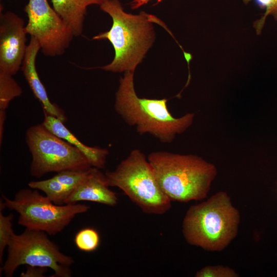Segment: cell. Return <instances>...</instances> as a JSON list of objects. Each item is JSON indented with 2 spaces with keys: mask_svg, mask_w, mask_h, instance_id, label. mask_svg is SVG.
<instances>
[{
  "mask_svg": "<svg viewBox=\"0 0 277 277\" xmlns=\"http://www.w3.org/2000/svg\"><path fill=\"white\" fill-rule=\"evenodd\" d=\"M133 75L134 72L126 71L120 80L114 104L116 112L127 124L134 126L140 134L148 133L163 143H171L176 135L192 125L194 114L176 118L169 111L167 99L139 97Z\"/></svg>",
  "mask_w": 277,
  "mask_h": 277,
  "instance_id": "obj_1",
  "label": "cell"
},
{
  "mask_svg": "<svg viewBox=\"0 0 277 277\" xmlns=\"http://www.w3.org/2000/svg\"><path fill=\"white\" fill-rule=\"evenodd\" d=\"M100 6L111 16L112 25L93 39H108L115 51L112 62L101 68L112 72H134L154 41L152 22L157 18L144 11L138 15L127 13L118 0H106Z\"/></svg>",
  "mask_w": 277,
  "mask_h": 277,
  "instance_id": "obj_2",
  "label": "cell"
},
{
  "mask_svg": "<svg viewBox=\"0 0 277 277\" xmlns=\"http://www.w3.org/2000/svg\"><path fill=\"white\" fill-rule=\"evenodd\" d=\"M148 161L164 193L171 201L202 200L217 175L216 167L193 154L155 151Z\"/></svg>",
  "mask_w": 277,
  "mask_h": 277,
  "instance_id": "obj_3",
  "label": "cell"
},
{
  "mask_svg": "<svg viewBox=\"0 0 277 277\" xmlns=\"http://www.w3.org/2000/svg\"><path fill=\"white\" fill-rule=\"evenodd\" d=\"M240 216L224 191L191 206L183 221L184 238L190 245L207 251H222L238 234Z\"/></svg>",
  "mask_w": 277,
  "mask_h": 277,
  "instance_id": "obj_4",
  "label": "cell"
},
{
  "mask_svg": "<svg viewBox=\"0 0 277 277\" xmlns=\"http://www.w3.org/2000/svg\"><path fill=\"white\" fill-rule=\"evenodd\" d=\"M105 175L110 187L120 189L144 213L161 215L171 208V201L141 150H132L114 170L107 171Z\"/></svg>",
  "mask_w": 277,
  "mask_h": 277,
  "instance_id": "obj_5",
  "label": "cell"
},
{
  "mask_svg": "<svg viewBox=\"0 0 277 277\" xmlns=\"http://www.w3.org/2000/svg\"><path fill=\"white\" fill-rule=\"evenodd\" d=\"M1 203L4 207L19 214L18 224L26 228L55 235L67 226L76 215L87 212L89 207L84 204L58 205L37 189L25 188L17 192L14 199L2 194Z\"/></svg>",
  "mask_w": 277,
  "mask_h": 277,
  "instance_id": "obj_6",
  "label": "cell"
},
{
  "mask_svg": "<svg viewBox=\"0 0 277 277\" xmlns=\"http://www.w3.org/2000/svg\"><path fill=\"white\" fill-rule=\"evenodd\" d=\"M74 263L70 256L62 252L45 232L26 228L20 234L14 233L8 246V257L1 272L11 277L21 265L49 268L54 277L72 276L70 266Z\"/></svg>",
  "mask_w": 277,
  "mask_h": 277,
  "instance_id": "obj_7",
  "label": "cell"
},
{
  "mask_svg": "<svg viewBox=\"0 0 277 277\" xmlns=\"http://www.w3.org/2000/svg\"><path fill=\"white\" fill-rule=\"evenodd\" d=\"M26 142L32 155L30 172L33 177L66 170H87L92 167L81 151L50 132L42 123L27 129Z\"/></svg>",
  "mask_w": 277,
  "mask_h": 277,
  "instance_id": "obj_8",
  "label": "cell"
},
{
  "mask_svg": "<svg viewBox=\"0 0 277 277\" xmlns=\"http://www.w3.org/2000/svg\"><path fill=\"white\" fill-rule=\"evenodd\" d=\"M28 23L26 32L39 43L42 53L47 56L63 54L74 34L47 0H29L24 8Z\"/></svg>",
  "mask_w": 277,
  "mask_h": 277,
  "instance_id": "obj_9",
  "label": "cell"
},
{
  "mask_svg": "<svg viewBox=\"0 0 277 277\" xmlns=\"http://www.w3.org/2000/svg\"><path fill=\"white\" fill-rule=\"evenodd\" d=\"M25 22L11 11L0 12V72L11 75L21 68L27 45Z\"/></svg>",
  "mask_w": 277,
  "mask_h": 277,
  "instance_id": "obj_10",
  "label": "cell"
},
{
  "mask_svg": "<svg viewBox=\"0 0 277 277\" xmlns=\"http://www.w3.org/2000/svg\"><path fill=\"white\" fill-rule=\"evenodd\" d=\"M109 187L105 174L100 169L92 167L85 179L66 199L65 204L89 201L114 206L118 197Z\"/></svg>",
  "mask_w": 277,
  "mask_h": 277,
  "instance_id": "obj_11",
  "label": "cell"
},
{
  "mask_svg": "<svg viewBox=\"0 0 277 277\" xmlns=\"http://www.w3.org/2000/svg\"><path fill=\"white\" fill-rule=\"evenodd\" d=\"M41 50L38 41L30 36L21 67L23 74L34 96L41 103L44 112L54 116L64 123L67 120L64 111L50 101L44 84L41 82L36 67V58Z\"/></svg>",
  "mask_w": 277,
  "mask_h": 277,
  "instance_id": "obj_12",
  "label": "cell"
},
{
  "mask_svg": "<svg viewBox=\"0 0 277 277\" xmlns=\"http://www.w3.org/2000/svg\"><path fill=\"white\" fill-rule=\"evenodd\" d=\"M42 124L50 132L77 148L87 157L92 167L101 169L105 167L107 149L98 146L90 147L81 142L59 118L44 112Z\"/></svg>",
  "mask_w": 277,
  "mask_h": 277,
  "instance_id": "obj_13",
  "label": "cell"
},
{
  "mask_svg": "<svg viewBox=\"0 0 277 277\" xmlns=\"http://www.w3.org/2000/svg\"><path fill=\"white\" fill-rule=\"evenodd\" d=\"M54 9L70 27L74 36L83 32L87 7L101 5L106 0H50Z\"/></svg>",
  "mask_w": 277,
  "mask_h": 277,
  "instance_id": "obj_14",
  "label": "cell"
},
{
  "mask_svg": "<svg viewBox=\"0 0 277 277\" xmlns=\"http://www.w3.org/2000/svg\"><path fill=\"white\" fill-rule=\"evenodd\" d=\"M28 186L31 189L44 192L53 203L58 205L65 204L66 199L73 191L53 176L47 180L30 182Z\"/></svg>",
  "mask_w": 277,
  "mask_h": 277,
  "instance_id": "obj_15",
  "label": "cell"
},
{
  "mask_svg": "<svg viewBox=\"0 0 277 277\" xmlns=\"http://www.w3.org/2000/svg\"><path fill=\"white\" fill-rule=\"evenodd\" d=\"M23 91L13 75L0 72V110H6L10 102Z\"/></svg>",
  "mask_w": 277,
  "mask_h": 277,
  "instance_id": "obj_16",
  "label": "cell"
},
{
  "mask_svg": "<svg viewBox=\"0 0 277 277\" xmlns=\"http://www.w3.org/2000/svg\"><path fill=\"white\" fill-rule=\"evenodd\" d=\"M74 242L81 250L90 252L96 250L100 244V236L97 231L90 228L80 230L75 235Z\"/></svg>",
  "mask_w": 277,
  "mask_h": 277,
  "instance_id": "obj_17",
  "label": "cell"
},
{
  "mask_svg": "<svg viewBox=\"0 0 277 277\" xmlns=\"http://www.w3.org/2000/svg\"><path fill=\"white\" fill-rule=\"evenodd\" d=\"M13 215L5 216L0 212V262L3 264L4 251L14 233L12 229Z\"/></svg>",
  "mask_w": 277,
  "mask_h": 277,
  "instance_id": "obj_18",
  "label": "cell"
},
{
  "mask_svg": "<svg viewBox=\"0 0 277 277\" xmlns=\"http://www.w3.org/2000/svg\"><path fill=\"white\" fill-rule=\"evenodd\" d=\"M252 0H243L247 4ZM257 4L263 9H265V12L263 16L258 19L254 23V27L256 29L257 34H260L263 27L266 17L272 15L277 21V0H254Z\"/></svg>",
  "mask_w": 277,
  "mask_h": 277,
  "instance_id": "obj_19",
  "label": "cell"
},
{
  "mask_svg": "<svg viewBox=\"0 0 277 277\" xmlns=\"http://www.w3.org/2000/svg\"><path fill=\"white\" fill-rule=\"evenodd\" d=\"M238 275L232 269L223 266H206L197 271L196 277H236Z\"/></svg>",
  "mask_w": 277,
  "mask_h": 277,
  "instance_id": "obj_20",
  "label": "cell"
},
{
  "mask_svg": "<svg viewBox=\"0 0 277 277\" xmlns=\"http://www.w3.org/2000/svg\"><path fill=\"white\" fill-rule=\"evenodd\" d=\"M48 268L27 265L25 272L21 274L22 277H44Z\"/></svg>",
  "mask_w": 277,
  "mask_h": 277,
  "instance_id": "obj_21",
  "label": "cell"
},
{
  "mask_svg": "<svg viewBox=\"0 0 277 277\" xmlns=\"http://www.w3.org/2000/svg\"><path fill=\"white\" fill-rule=\"evenodd\" d=\"M6 118V110H0V143L2 144L3 138L4 126Z\"/></svg>",
  "mask_w": 277,
  "mask_h": 277,
  "instance_id": "obj_22",
  "label": "cell"
},
{
  "mask_svg": "<svg viewBox=\"0 0 277 277\" xmlns=\"http://www.w3.org/2000/svg\"><path fill=\"white\" fill-rule=\"evenodd\" d=\"M150 0H133L131 3V8L132 9H137L141 6L146 4ZM163 0H156L157 4L161 2Z\"/></svg>",
  "mask_w": 277,
  "mask_h": 277,
  "instance_id": "obj_23",
  "label": "cell"
}]
</instances>
